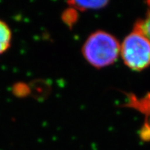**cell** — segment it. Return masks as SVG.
Segmentation results:
<instances>
[{
  "mask_svg": "<svg viewBox=\"0 0 150 150\" xmlns=\"http://www.w3.org/2000/svg\"><path fill=\"white\" fill-rule=\"evenodd\" d=\"M120 51V44L117 39L105 30H97L90 34L82 48L85 59L97 69L114 64Z\"/></svg>",
  "mask_w": 150,
  "mask_h": 150,
  "instance_id": "6da1fadb",
  "label": "cell"
},
{
  "mask_svg": "<svg viewBox=\"0 0 150 150\" xmlns=\"http://www.w3.org/2000/svg\"><path fill=\"white\" fill-rule=\"evenodd\" d=\"M120 54L128 68L134 71L143 70L150 66V40L133 27V31L120 44Z\"/></svg>",
  "mask_w": 150,
  "mask_h": 150,
  "instance_id": "7a4b0ae2",
  "label": "cell"
},
{
  "mask_svg": "<svg viewBox=\"0 0 150 150\" xmlns=\"http://www.w3.org/2000/svg\"><path fill=\"white\" fill-rule=\"evenodd\" d=\"M70 8L76 11L97 10L105 8L110 0H67Z\"/></svg>",
  "mask_w": 150,
  "mask_h": 150,
  "instance_id": "3957f363",
  "label": "cell"
},
{
  "mask_svg": "<svg viewBox=\"0 0 150 150\" xmlns=\"http://www.w3.org/2000/svg\"><path fill=\"white\" fill-rule=\"evenodd\" d=\"M125 106L137 109L146 116H150V94H148L142 98H138L134 95H129L127 102L125 104Z\"/></svg>",
  "mask_w": 150,
  "mask_h": 150,
  "instance_id": "277c9868",
  "label": "cell"
},
{
  "mask_svg": "<svg viewBox=\"0 0 150 150\" xmlns=\"http://www.w3.org/2000/svg\"><path fill=\"white\" fill-rule=\"evenodd\" d=\"M11 31L5 21L0 19V54L5 53L11 46Z\"/></svg>",
  "mask_w": 150,
  "mask_h": 150,
  "instance_id": "5b68a950",
  "label": "cell"
},
{
  "mask_svg": "<svg viewBox=\"0 0 150 150\" xmlns=\"http://www.w3.org/2000/svg\"><path fill=\"white\" fill-rule=\"evenodd\" d=\"M148 10L145 18L139 19L134 25V28L139 30L150 40V0H147Z\"/></svg>",
  "mask_w": 150,
  "mask_h": 150,
  "instance_id": "8992f818",
  "label": "cell"
},
{
  "mask_svg": "<svg viewBox=\"0 0 150 150\" xmlns=\"http://www.w3.org/2000/svg\"><path fill=\"white\" fill-rule=\"evenodd\" d=\"M62 19L66 25L71 28L76 24L78 20V11H76L72 8H69L68 9L65 10L62 15Z\"/></svg>",
  "mask_w": 150,
  "mask_h": 150,
  "instance_id": "52a82bcc",
  "label": "cell"
},
{
  "mask_svg": "<svg viewBox=\"0 0 150 150\" xmlns=\"http://www.w3.org/2000/svg\"><path fill=\"white\" fill-rule=\"evenodd\" d=\"M15 94L18 96L24 97L28 93V88L25 84H16L14 88Z\"/></svg>",
  "mask_w": 150,
  "mask_h": 150,
  "instance_id": "ba28073f",
  "label": "cell"
}]
</instances>
